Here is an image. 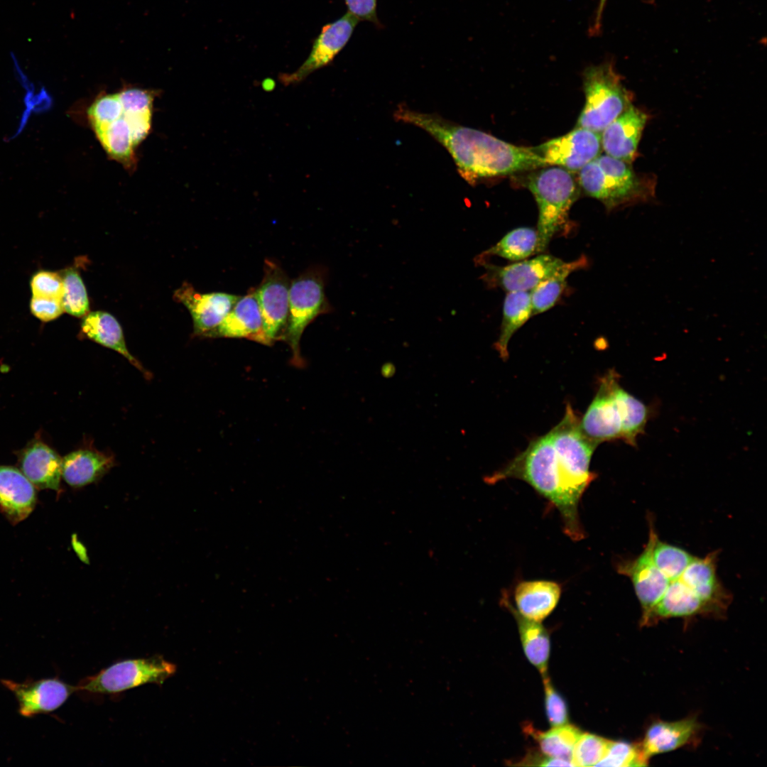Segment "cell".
<instances>
[{"mask_svg": "<svg viewBox=\"0 0 767 767\" xmlns=\"http://www.w3.org/2000/svg\"><path fill=\"white\" fill-rule=\"evenodd\" d=\"M393 117L433 136L450 154L460 176L472 185L489 178L547 165L533 147L513 145L437 114L422 113L402 105L394 111Z\"/></svg>", "mask_w": 767, "mask_h": 767, "instance_id": "obj_1", "label": "cell"}, {"mask_svg": "<svg viewBox=\"0 0 767 767\" xmlns=\"http://www.w3.org/2000/svg\"><path fill=\"white\" fill-rule=\"evenodd\" d=\"M508 479L526 482L554 506L572 540L584 538L579 505L592 481L572 469L556 451L549 433L533 439L524 451L484 480L494 484Z\"/></svg>", "mask_w": 767, "mask_h": 767, "instance_id": "obj_2", "label": "cell"}, {"mask_svg": "<svg viewBox=\"0 0 767 767\" xmlns=\"http://www.w3.org/2000/svg\"><path fill=\"white\" fill-rule=\"evenodd\" d=\"M648 417V407L624 389L619 384V375L611 369L600 379L595 396L580 418V428L597 445L622 440L636 447L637 437L644 432Z\"/></svg>", "mask_w": 767, "mask_h": 767, "instance_id": "obj_3", "label": "cell"}, {"mask_svg": "<svg viewBox=\"0 0 767 767\" xmlns=\"http://www.w3.org/2000/svg\"><path fill=\"white\" fill-rule=\"evenodd\" d=\"M630 164L600 154L579 171L578 184L609 211L653 199V177L636 173Z\"/></svg>", "mask_w": 767, "mask_h": 767, "instance_id": "obj_4", "label": "cell"}, {"mask_svg": "<svg viewBox=\"0 0 767 767\" xmlns=\"http://www.w3.org/2000/svg\"><path fill=\"white\" fill-rule=\"evenodd\" d=\"M525 186L538 207V254L544 252L551 239L567 230L569 212L580 195V185L572 172L554 166L528 174Z\"/></svg>", "mask_w": 767, "mask_h": 767, "instance_id": "obj_5", "label": "cell"}, {"mask_svg": "<svg viewBox=\"0 0 767 767\" xmlns=\"http://www.w3.org/2000/svg\"><path fill=\"white\" fill-rule=\"evenodd\" d=\"M585 103L575 127L600 133L631 105V97L611 63L587 67L583 73Z\"/></svg>", "mask_w": 767, "mask_h": 767, "instance_id": "obj_6", "label": "cell"}, {"mask_svg": "<svg viewBox=\"0 0 767 767\" xmlns=\"http://www.w3.org/2000/svg\"><path fill=\"white\" fill-rule=\"evenodd\" d=\"M588 265L585 256L565 262L549 254H540L530 259L500 266L485 262L481 279L489 288H499L505 291L530 292L538 284L562 273L572 272Z\"/></svg>", "mask_w": 767, "mask_h": 767, "instance_id": "obj_7", "label": "cell"}, {"mask_svg": "<svg viewBox=\"0 0 767 767\" xmlns=\"http://www.w3.org/2000/svg\"><path fill=\"white\" fill-rule=\"evenodd\" d=\"M176 672V665L156 656L119 661L87 678L77 690L113 694L145 684L162 685Z\"/></svg>", "mask_w": 767, "mask_h": 767, "instance_id": "obj_8", "label": "cell"}, {"mask_svg": "<svg viewBox=\"0 0 767 767\" xmlns=\"http://www.w3.org/2000/svg\"><path fill=\"white\" fill-rule=\"evenodd\" d=\"M330 311L320 272L310 270L290 282L288 320L283 339L290 347L295 364H302L300 341L305 329L317 316Z\"/></svg>", "mask_w": 767, "mask_h": 767, "instance_id": "obj_9", "label": "cell"}, {"mask_svg": "<svg viewBox=\"0 0 767 767\" xmlns=\"http://www.w3.org/2000/svg\"><path fill=\"white\" fill-rule=\"evenodd\" d=\"M290 285L282 268L267 259L264 263V276L259 286L255 288V295L269 345L284 338L289 314Z\"/></svg>", "mask_w": 767, "mask_h": 767, "instance_id": "obj_10", "label": "cell"}, {"mask_svg": "<svg viewBox=\"0 0 767 767\" xmlns=\"http://www.w3.org/2000/svg\"><path fill=\"white\" fill-rule=\"evenodd\" d=\"M648 542L636 557L617 562L616 570L628 577L633 586L642 609L641 623L658 602L670 581L656 567L653 560V546L657 533L651 521Z\"/></svg>", "mask_w": 767, "mask_h": 767, "instance_id": "obj_11", "label": "cell"}, {"mask_svg": "<svg viewBox=\"0 0 767 767\" xmlns=\"http://www.w3.org/2000/svg\"><path fill=\"white\" fill-rule=\"evenodd\" d=\"M546 165L580 171L602 151L601 134L581 127L533 147Z\"/></svg>", "mask_w": 767, "mask_h": 767, "instance_id": "obj_12", "label": "cell"}, {"mask_svg": "<svg viewBox=\"0 0 767 767\" xmlns=\"http://www.w3.org/2000/svg\"><path fill=\"white\" fill-rule=\"evenodd\" d=\"M359 22L347 12L323 26L307 60L295 72L280 75L281 82L285 85L300 82L315 70L330 63L349 42Z\"/></svg>", "mask_w": 767, "mask_h": 767, "instance_id": "obj_13", "label": "cell"}, {"mask_svg": "<svg viewBox=\"0 0 767 767\" xmlns=\"http://www.w3.org/2000/svg\"><path fill=\"white\" fill-rule=\"evenodd\" d=\"M2 685L14 695L20 714L31 717L53 712L77 690L57 678L16 682L1 680Z\"/></svg>", "mask_w": 767, "mask_h": 767, "instance_id": "obj_14", "label": "cell"}, {"mask_svg": "<svg viewBox=\"0 0 767 767\" xmlns=\"http://www.w3.org/2000/svg\"><path fill=\"white\" fill-rule=\"evenodd\" d=\"M174 298L189 310L194 334L210 337L241 295L222 292L200 293L190 283H184L175 290Z\"/></svg>", "mask_w": 767, "mask_h": 767, "instance_id": "obj_15", "label": "cell"}, {"mask_svg": "<svg viewBox=\"0 0 767 767\" xmlns=\"http://www.w3.org/2000/svg\"><path fill=\"white\" fill-rule=\"evenodd\" d=\"M717 551L705 557H694L679 577L702 600L708 614H721L731 597L717 575Z\"/></svg>", "mask_w": 767, "mask_h": 767, "instance_id": "obj_16", "label": "cell"}, {"mask_svg": "<svg viewBox=\"0 0 767 767\" xmlns=\"http://www.w3.org/2000/svg\"><path fill=\"white\" fill-rule=\"evenodd\" d=\"M648 116L632 104L601 132L602 148L611 157L631 163L635 158Z\"/></svg>", "mask_w": 767, "mask_h": 767, "instance_id": "obj_17", "label": "cell"}, {"mask_svg": "<svg viewBox=\"0 0 767 767\" xmlns=\"http://www.w3.org/2000/svg\"><path fill=\"white\" fill-rule=\"evenodd\" d=\"M37 501L33 484L19 469L0 465V510L13 524L26 518Z\"/></svg>", "mask_w": 767, "mask_h": 767, "instance_id": "obj_18", "label": "cell"}, {"mask_svg": "<svg viewBox=\"0 0 767 767\" xmlns=\"http://www.w3.org/2000/svg\"><path fill=\"white\" fill-rule=\"evenodd\" d=\"M210 337L246 338L269 345L266 337L263 320L255 289L241 296Z\"/></svg>", "mask_w": 767, "mask_h": 767, "instance_id": "obj_19", "label": "cell"}, {"mask_svg": "<svg viewBox=\"0 0 767 767\" xmlns=\"http://www.w3.org/2000/svg\"><path fill=\"white\" fill-rule=\"evenodd\" d=\"M21 472L36 487L60 489L62 459L48 445L33 440L18 453Z\"/></svg>", "mask_w": 767, "mask_h": 767, "instance_id": "obj_20", "label": "cell"}, {"mask_svg": "<svg viewBox=\"0 0 767 767\" xmlns=\"http://www.w3.org/2000/svg\"><path fill=\"white\" fill-rule=\"evenodd\" d=\"M700 724L694 717L675 722L658 720L647 729L640 749L648 762L653 756L675 750L692 741Z\"/></svg>", "mask_w": 767, "mask_h": 767, "instance_id": "obj_21", "label": "cell"}, {"mask_svg": "<svg viewBox=\"0 0 767 767\" xmlns=\"http://www.w3.org/2000/svg\"><path fill=\"white\" fill-rule=\"evenodd\" d=\"M561 593V586L553 581H521L513 592L516 611L526 619L540 622L554 610Z\"/></svg>", "mask_w": 767, "mask_h": 767, "instance_id": "obj_22", "label": "cell"}, {"mask_svg": "<svg viewBox=\"0 0 767 767\" xmlns=\"http://www.w3.org/2000/svg\"><path fill=\"white\" fill-rule=\"evenodd\" d=\"M708 614L699 597L680 578L670 582L658 602L652 609L642 625L672 617H686Z\"/></svg>", "mask_w": 767, "mask_h": 767, "instance_id": "obj_23", "label": "cell"}, {"mask_svg": "<svg viewBox=\"0 0 767 767\" xmlns=\"http://www.w3.org/2000/svg\"><path fill=\"white\" fill-rule=\"evenodd\" d=\"M81 330L87 338L121 354L139 371L148 375L128 350L122 328L112 315L104 311L88 312L82 320Z\"/></svg>", "mask_w": 767, "mask_h": 767, "instance_id": "obj_24", "label": "cell"}, {"mask_svg": "<svg viewBox=\"0 0 767 767\" xmlns=\"http://www.w3.org/2000/svg\"><path fill=\"white\" fill-rule=\"evenodd\" d=\"M112 466V458L102 452L78 450L62 459V477L70 486L81 487L102 477Z\"/></svg>", "mask_w": 767, "mask_h": 767, "instance_id": "obj_25", "label": "cell"}, {"mask_svg": "<svg viewBox=\"0 0 767 767\" xmlns=\"http://www.w3.org/2000/svg\"><path fill=\"white\" fill-rule=\"evenodd\" d=\"M92 131L109 158L118 162L128 171L135 170L137 146L124 112L113 122Z\"/></svg>", "mask_w": 767, "mask_h": 767, "instance_id": "obj_26", "label": "cell"}, {"mask_svg": "<svg viewBox=\"0 0 767 767\" xmlns=\"http://www.w3.org/2000/svg\"><path fill=\"white\" fill-rule=\"evenodd\" d=\"M501 602L516 620L523 648L528 660L539 670L542 676L547 674L550 648L547 630L540 622L521 616L511 603L506 592H504Z\"/></svg>", "mask_w": 767, "mask_h": 767, "instance_id": "obj_27", "label": "cell"}, {"mask_svg": "<svg viewBox=\"0 0 767 767\" xmlns=\"http://www.w3.org/2000/svg\"><path fill=\"white\" fill-rule=\"evenodd\" d=\"M532 315L530 292H508L503 305V317L500 334L494 347L503 360L508 357V346L513 334Z\"/></svg>", "mask_w": 767, "mask_h": 767, "instance_id": "obj_28", "label": "cell"}, {"mask_svg": "<svg viewBox=\"0 0 767 767\" xmlns=\"http://www.w3.org/2000/svg\"><path fill=\"white\" fill-rule=\"evenodd\" d=\"M538 246L536 229L519 227L509 232L495 245L482 252L474 261L477 265H482L489 256H496L516 262L538 254Z\"/></svg>", "mask_w": 767, "mask_h": 767, "instance_id": "obj_29", "label": "cell"}, {"mask_svg": "<svg viewBox=\"0 0 767 767\" xmlns=\"http://www.w3.org/2000/svg\"><path fill=\"white\" fill-rule=\"evenodd\" d=\"M530 733L543 754L570 761L574 746L582 734L579 728L568 724L553 727L546 731L532 730Z\"/></svg>", "mask_w": 767, "mask_h": 767, "instance_id": "obj_30", "label": "cell"}, {"mask_svg": "<svg viewBox=\"0 0 767 767\" xmlns=\"http://www.w3.org/2000/svg\"><path fill=\"white\" fill-rule=\"evenodd\" d=\"M652 555L656 567L670 582L680 577L694 557L681 548L660 540L658 535Z\"/></svg>", "mask_w": 767, "mask_h": 767, "instance_id": "obj_31", "label": "cell"}, {"mask_svg": "<svg viewBox=\"0 0 767 767\" xmlns=\"http://www.w3.org/2000/svg\"><path fill=\"white\" fill-rule=\"evenodd\" d=\"M61 302L64 311L77 317L89 312V299L86 288L80 273L74 268L63 273Z\"/></svg>", "mask_w": 767, "mask_h": 767, "instance_id": "obj_32", "label": "cell"}, {"mask_svg": "<svg viewBox=\"0 0 767 767\" xmlns=\"http://www.w3.org/2000/svg\"><path fill=\"white\" fill-rule=\"evenodd\" d=\"M610 742L594 734H581L571 754L572 766H595L604 756Z\"/></svg>", "mask_w": 767, "mask_h": 767, "instance_id": "obj_33", "label": "cell"}, {"mask_svg": "<svg viewBox=\"0 0 767 767\" xmlns=\"http://www.w3.org/2000/svg\"><path fill=\"white\" fill-rule=\"evenodd\" d=\"M570 274L565 272L557 275L543 281L530 291L532 315L547 311L556 303L566 287V278Z\"/></svg>", "mask_w": 767, "mask_h": 767, "instance_id": "obj_34", "label": "cell"}, {"mask_svg": "<svg viewBox=\"0 0 767 767\" xmlns=\"http://www.w3.org/2000/svg\"><path fill=\"white\" fill-rule=\"evenodd\" d=\"M647 764L640 746L625 741H611L604 756L595 766L633 767Z\"/></svg>", "mask_w": 767, "mask_h": 767, "instance_id": "obj_35", "label": "cell"}, {"mask_svg": "<svg viewBox=\"0 0 767 767\" xmlns=\"http://www.w3.org/2000/svg\"><path fill=\"white\" fill-rule=\"evenodd\" d=\"M546 715L552 727L567 724L568 713L565 700L554 689L547 674L543 675Z\"/></svg>", "mask_w": 767, "mask_h": 767, "instance_id": "obj_36", "label": "cell"}, {"mask_svg": "<svg viewBox=\"0 0 767 767\" xmlns=\"http://www.w3.org/2000/svg\"><path fill=\"white\" fill-rule=\"evenodd\" d=\"M31 287L34 296L61 298L62 278L56 273L40 271L32 277Z\"/></svg>", "mask_w": 767, "mask_h": 767, "instance_id": "obj_37", "label": "cell"}, {"mask_svg": "<svg viewBox=\"0 0 767 767\" xmlns=\"http://www.w3.org/2000/svg\"><path fill=\"white\" fill-rule=\"evenodd\" d=\"M30 306L32 313L45 322L57 318L64 311L61 298L33 295Z\"/></svg>", "mask_w": 767, "mask_h": 767, "instance_id": "obj_38", "label": "cell"}, {"mask_svg": "<svg viewBox=\"0 0 767 767\" xmlns=\"http://www.w3.org/2000/svg\"><path fill=\"white\" fill-rule=\"evenodd\" d=\"M348 12L360 21L371 22L378 28L381 25L377 17V0H344Z\"/></svg>", "mask_w": 767, "mask_h": 767, "instance_id": "obj_39", "label": "cell"}, {"mask_svg": "<svg viewBox=\"0 0 767 767\" xmlns=\"http://www.w3.org/2000/svg\"><path fill=\"white\" fill-rule=\"evenodd\" d=\"M607 0H599L593 23L589 28V34L597 35L599 33L602 27V17L604 6Z\"/></svg>", "mask_w": 767, "mask_h": 767, "instance_id": "obj_40", "label": "cell"}, {"mask_svg": "<svg viewBox=\"0 0 767 767\" xmlns=\"http://www.w3.org/2000/svg\"><path fill=\"white\" fill-rule=\"evenodd\" d=\"M395 368L392 364H386L381 368V374L385 377L393 376Z\"/></svg>", "mask_w": 767, "mask_h": 767, "instance_id": "obj_41", "label": "cell"}]
</instances>
